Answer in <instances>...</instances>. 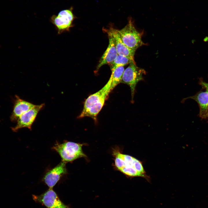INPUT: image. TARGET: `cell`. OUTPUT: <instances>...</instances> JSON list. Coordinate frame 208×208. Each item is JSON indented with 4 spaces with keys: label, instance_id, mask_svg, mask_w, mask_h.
I'll use <instances>...</instances> for the list:
<instances>
[{
    "label": "cell",
    "instance_id": "1",
    "mask_svg": "<svg viewBox=\"0 0 208 208\" xmlns=\"http://www.w3.org/2000/svg\"><path fill=\"white\" fill-rule=\"evenodd\" d=\"M112 76L100 90L90 95L85 101L83 110L77 118L88 117L97 122V116L112 90Z\"/></svg>",
    "mask_w": 208,
    "mask_h": 208
},
{
    "label": "cell",
    "instance_id": "2",
    "mask_svg": "<svg viewBox=\"0 0 208 208\" xmlns=\"http://www.w3.org/2000/svg\"><path fill=\"white\" fill-rule=\"evenodd\" d=\"M116 168L129 177H141L149 178L146 175L141 162L129 155L124 154L120 150L115 149L112 151Z\"/></svg>",
    "mask_w": 208,
    "mask_h": 208
},
{
    "label": "cell",
    "instance_id": "3",
    "mask_svg": "<svg viewBox=\"0 0 208 208\" xmlns=\"http://www.w3.org/2000/svg\"><path fill=\"white\" fill-rule=\"evenodd\" d=\"M83 144L65 140L62 143L56 141L51 148L56 151L62 158V161L67 163L81 157L87 158L83 152Z\"/></svg>",
    "mask_w": 208,
    "mask_h": 208
},
{
    "label": "cell",
    "instance_id": "4",
    "mask_svg": "<svg viewBox=\"0 0 208 208\" xmlns=\"http://www.w3.org/2000/svg\"><path fill=\"white\" fill-rule=\"evenodd\" d=\"M121 38L128 47L135 51L140 47L145 44L141 38L142 34L136 29L131 18L129 19L127 24L119 30Z\"/></svg>",
    "mask_w": 208,
    "mask_h": 208
},
{
    "label": "cell",
    "instance_id": "5",
    "mask_svg": "<svg viewBox=\"0 0 208 208\" xmlns=\"http://www.w3.org/2000/svg\"><path fill=\"white\" fill-rule=\"evenodd\" d=\"M146 73L145 70L137 66L135 62L129 64L124 70L121 83L126 84L130 87L132 103L134 101L133 98L136 86L139 82L143 80V75Z\"/></svg>",
    "mask_w": 208,
    "mask_h": 208
},
{
    "label": "cell",
    "instance_id": "6",
    "mask_svg": "<svg viewBox=\"0 0 208 208\" xmlns=\"http://www.w3.org/2000/svg\"><path fill=\"white\" fill-rule=\"evenodd\" d=\"M72 7L70 9L62 10L57 15H53L51 17V21L55 26L58 34L69 31L73 25V22L76 18L74 15Z\"/></svg>",
    "mask_w": 208,
    "mask_h": 208
},
{
    "label": "cell",
    "instance_id": "7",
    "mask_svg": "<svg viewBox=\"0 0 208 208\" xmlns=\"http://www.w3.org/2000/svg\"><path fill=\"white\" fill-rule=\"evenodd\" d=\"M34 200L45 206L47 208H70L60 199L53 188H49L40 195H32Z\"/></svg>",
    "mask_w": 208,
    "mask_h": 208
},
{
    "label": "cell",
    "instance_id": "8",
    "mask_svg": "<svg viewBox=\"0 0 208 208\" xmlns=\"http://www.w3.org/2000/svg\"><path fill=\"white\" fill-rule=\"evenodd\" d=\"M44 105V103L35 105L34 107L22 114L17 120L16 125L12 128V130L16 132L19 129L27 128L31 130V126L39 112Z\"/></svg>",
    "mask_w": 208,
    "mask_h": 208
},
{
    "label": "cell",
    "instance_id": "9",
    "mask_svg": "<svg viewBox=\"0 0 208 208\" xmlns=\"http://www.w3.org/2000/svg\"><path fill=\"white\" fill-rule=\"evenodd\" d=\"M66 164L62 161L57 166L49 170L44 175L42 181L49 188H53L61 179L67 173Z\"/></svg>",
    "mask_w": 208,
    "mask_h": 208
},
{
    "label": "cell",
    "instance_id": "10",
    "mask_svg": "<svg viewBox=\"0 0 208 208\" xmlns=\"http://www.w3.org/2000/svg\"><path fill=\"white\" fill-rule=\"evenodd\" d=\"M105 29L110 33L113 37L118 54L134 60L135 51L129 48L124 43L120 36L119 30L112 27Z\"/></svg>",
    "mask_w": 208,
    "mask_h": 208
},
{
    "label": "cell",
    "instance_id": "11",
    "mask_svg": "<svg viewBox=\"0 0 208 208\" xmlns=\"http://www.w3.org/2000/svg\"><path fill=\"white\" fill-rule=\"evenodd\" d=\"M104 30L108 34L109 40V44L99 61L96 69V72L103 65L106 64L109 65L112 62L118 55L112 35L105 29H104Z\"/></svg>",
    "mask_w": 208,
    "mask_h": 208
},
{
    "label": "cell",
    "instance_id": "12",
    "mask_svg": "<svg viewBox=\"0 0 208 208\" xmlns=\"http://www.w3.org/2000/svg\"><path fill=\"white\" fill-rule=\"evenodd\" d=\"M15 98L13 110L10 118L11 121L13 122L17 121L22 114L35 105L21 99L17 95Z\"/></svg>",
    "mask_w": 208,
    "mask_h": 208
},
{
    "label": "cell",
    "instance_id": "13",
    "mask_svg": "<svg viewBox=\"0 0 208 208\" xmlns=\"http://www.w3.org/2000/svg\"><path fill=\"white\" fill-rule=\"evenodd\" d=\"M203 92L200 91L195 95L184 98L181 102L183 103L188 99H191L198 103L200 109L199 116L203 119H206V113L208 106V90Z\"/></svg>",
    "mask_w": 208,
    "mask_h": 208
},
{
    "label": "cell",
    "instance_id": "14",
    "mask_svg": "<svg viewBox=\"0 0 208 208\" xmlns=\"http://www.w3.org/2000/svg\"><path fill=\"white\" fill-rule=\"evenodd\" d=\"M132 62H135L134 60L118 54L114 60L109 65L112 71L116 67L124 66Z\"/></svg>",
    "mask_w": 208,
    "mask_h": 208
},
{
    "label": "cell",
    "instance_id": "15",
    "mask_svg": "<svg viewBox=\"0 0 208 208\" xmlns=\"http://www.w3.org/2000/svg\"><path fill=\"white\" fill-rule=\"evenodd\" d=\"M124 70V66H121L116 67L112 71V90L121 83Z\"/></svg>",
    "mask_w": 208,
    "mask_h": 208
},
{
    "label": "cell",
    "instance_id": "16",
    "mask_svg": "<svg viewBox=\"0 0 208 208\" xmlns=\"http://www.w3.org/2000/svg\"><path fill=\"white\" fill-rule=\"evenodd\" d=\"M201 85L205 89L208 90V83L203 82L202 81H200V83Z\"/></svg>",
    "mask_w": 208,
    "mask_h": 208
},
{
    "label": "cell",
    "instance_id": "17",
    "mask_svg": "<svg viewBox=\"0 0 208 208\" xmlns=\"http://www.w3.org/2000/svg\"><path fill=\"white\" fill-rule=\"evenodd\" d=\"M206 118H208V106L207 110L206 111Z\"/></svg>",
    "mask_w": 208,
    "mask_h": 208
}]
</instances>
